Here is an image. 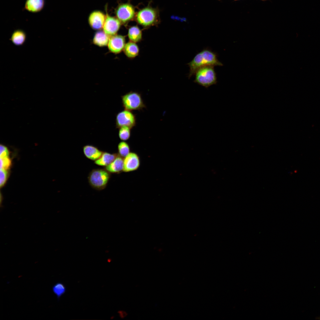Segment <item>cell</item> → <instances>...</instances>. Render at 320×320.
Here are the masks:
<instances>
[{"label": "cell", "mask_w": 320, "mask_h": 320, "mask_svg": "<svg viewBox=\"0 0 320 320\" xmlns=\"http://www.w3.org/2000/svg\"><path fill=\"white\" fill-rule=\"evenodd\" d=\"M119 155L118 153H110L103 151L100 157L95 161L96 164L106 167L111 164Z\"/></svg>", "instance_id": "15"}, {"label": "cell", "mask_w": 320, "mask_h": 320, "mask_svg": "<svg viewBox=\"0 0 320 320\" xmlns=\"http://www.w3.org/2000/svg\"><path fill=\"white\" fill-rule=\"evenodd\" d=\"M214 66H206L201 68L195 72L194 82L206 88L216 84V74Z\"/></svg>", "instance_id": "4"}, {"label": "cell", "mask_w": 320, "mask_h": 320, "mask_svg": "<svg viewBox=\"0 0 320 320\" xmlns=\"http://www.w3.org/2000/svg\"><path fill=\"white\" fill-rule=\"evenodd\" d=\"M11 164V161L9 156L0 158V169L6 170L9 169Z\"/></svg>", "instance_id": "23"}, {"label": "cell", "mask_w": 320, "mask_h": 320, "mask_svg": "<svg viewBox=\"0 0 320 320\" xmlns=\"http://www.w3.org/2000/svg\"><path fill=\"white\" fill-rule=\"evenodd\" d=\"M45 3V0H26L24 8L30 12H37L42 9Z\"/></svg>", "instance_id": "14"}, {"label": "cell", "mask_w": 320, "mask_h": 320, "mask_svg": "<svg viewBox=\"0 0 320 320\" xmlns=\"http://www.w3.org/2000/svg\"><path fill=\"white\" fill-rule=\"evenodd\" d=\"M121 23L116 17L112 16L107 13L103 27V31L109 36L116 35L120 29Z\"/></svg>", "instance_id": "8"}, {"label": "cell", "mask_w": 320, "mask_h": 320, "mask_svg": "<svg viewBox=\"0 0 320 320\" xmlns=\"http://www.w3.org/2000/svg\"><path fill=\"white\" fill-rule=\"evenodd\" d=\"M10 39L12 42L15 45L21 46L24 44L26 40V34L24 31L21 29H17L13 32Z\"/></svg>", "instance_id": "16"}, {"label": "cell", "mask_w": 320, "mask_h": 320, "mask_svg": "<svg viewBox=\"0 0 320 320\" xmlns=\"http://www.w3.org/2000/svg\"><path fill=\"white\" fill-rule=\"evenodd\" d=\"M135 18L139 25L144 27H149L159 22V12L156 9L148 6L138 11Z\"/></svg>", "instance_id": "3"}, {"label": "cell", "mask_w": 320, "mask_h": 320, "mask_svg": "<svg viewBox=\"0 0 320 320\" xmlns=\"http://www.w3.org/2000/svg\"><path fill=\"white\" fill-rule=\"evenodd\" d=\"M140 165V158L136 153L130 152L124 158L123 172H129L137 170Z\"/></svg>", "instance_id": "11"}, {"label": "cell", "mask_w": 320, "mask_h": 320, "mask_svg": "<svg viewBox=\"0 0 320 320\" xmlns=\"http://www.w3.org/2000/svg\"><path fill=\"white\" fill-rule=\"evenodd\" d=\"M116 122L117 128L127 126L131 129L136 125V116L131 111L124 109L117 114Z\"/></svg>", "instance_id": "7"}, {"label": "cell", "mask_w": 320, "mask_h": 320, "mask_svg": "<svg viewBox=\"0 0 320 320\" xmlns=\"http://www.w3.org/2000/svg\"><path fill=\"white\" fill-rule=\"evenodd\" d=\"M0 149V158L9 156V152L7 147L3 145H1Z\"/></svg>", "instance_id": "25"}, {"label": "cell", "mask_w": 320, "mask_h": 320, "mask_svg": "<svg viewBox=\"0 0 320 320\" xmlns=\"http://www.w3.org/2000/svg\"><path fill=\"white\" fill-rule=\"evenodd\" d=\"M83 151L84 155L87 158L94 161L100 157L103 152L96 147L90 145L84 146Z\"/></svg>", "instance_id": "12"}, {"label": "cell", "mask_w": 320, "mask_h": 320, "mask_svg": "<svg viewBox=\"0 0 320 320\" xmlns=\"http://www.w3.org/2000/svg\"><path fill=\"white\" fill-rule=\"evenodd\" d=\"M131 129L127 126L122 127L119 128V137L123 141L129 140L131 135Z\"/></svg>", "instance_id": "22"}, {"label": "cell", "mask_w": 320, "mask_h": 320, "mask_svg": "<svg viewBox=\"0 0 320 320\" xmlns=\"http://www.w3.org/2000/svg\"><path fill=\"white\" fill-rule=\"evenodd\" d=\"M115 14L121 23L126 24L134 19L136 13L134 7L127 2L119 5L115 10Z\"/></svg>", "instance_id": "6"}, {"label": "cell", "mask_w": 320, "mask_h": 320, "mask_svg": "<svg viewBox=\"0 0 320 320\" xmlns=\"http://www.w3.org/2000/svg\"><path fill=\"white\" fill-rule=\"evenodd\" d=\"M118 151L119 155L124 158L130 153L129 144L125 141L120 142L118 145Z\"/></svg>", "instance_id": "21"}, {"label": "cell", "mask_w": 320, "mask_h": 320, "mask_svg": "<svg viewBox=\"0 0 320 320\" xmlns=\"http://www.w3.org/2000/svg\"><path fill=\"white\" fill-rule=\"evenodd\" d=\"M121 102L124 109L130 111H140L146 105L140 93L131 91L121 96Z\"/></svg>", "instance_id": "5"}, {"label": "cell", "mask_w": 320, "mask_h": 320, "mask_svg": "<svg viewBox=\"0 0 320 320\" xmlns=\"http://www.w3.org/2000/svg\"><path fill=\"white\" fill-rule=\"evenodd\" d=\"M187 65L189 68L188 75L189 79L194 75L198 70L202 67L223 65L218 60L216 53L207 48L197 53Z\"/></svg>", "instance_id": "1"}, {"label": "cell", "mask_w": 320, "mask_h": 320, "mask_svg": "<svg viewBox=\"0 0 320 320\" xmlns=\"http://www.w3.org/2000/svg\"><path fill=\"white\" fill-rule=\"evenodd\" d=\"M124 158L119 155L109 165L105 168L112 173H119L123 171Z\"/></svg>", "instance_id": "13"}, {"label": "cell", "mask_w": 320, "mask_h": 320, "mask_svg": "<svg viewBox=\"0 0 320 320\" xmlns=\"http://www.w3.org/2000/svg\"><path fill=\"white\" fill-rule=\"evenodd\" d=\"M106 18V15L99 10H95L89 15L88 21L90 27L93 29L98 30L103 28Z\"/></svg>", "instance_id": "10"}, {"label": "cell", "mask_w": 320, "mask_h": 320, "mask_svg": "<svg viewBox=\"0 0 320 320\" xmlns=\"http://www.w3.org/2000/svg\"></svg>", "instance_id": "26"}, {"label": "cell", "mask_w": 320, "mask_h": 320, "mask_svg": "<svg viewBox=\"0 0 320 320\" xmlns=\"http://www.w3.org/2000/svg\"><path fill=\"white\" fill-rule=\"evenodd\" d=\"M52 290L57 299L59 300L65 293L66 289L65 285L63 283L58 282L53 286Z\"/></svg>", "instance_id": "20"}, {"label": "cell", "mask_w": 320, "mask_h": 320, "mask_svg": "<svg viewBox=\"0 0 320 320\" xmlns=\"http://www.w3.org/2000/svg\"><path fill=\"white\" fill-rule=\"evenodd\" d=\"M125 44V37L116 34L110 37L108 45L111 52L118 54L124 49Z\"/></svg>", "instance_id": "9"}, {"label": "cell", "mask_w": 320, "mask_h": 320, "mask_svg": "<svg viewBox=\"0 0 320 320\" xmlns=\"http://www.w3.org/2000/svg\"><path fill=\"white\" fill-rule=\"evenodd\" d=\"M111 173L104 169H95L89 173L88 179L93 189L100 191L105 189L110 178Z\"/></svg>", "instance_id": "2"}, {"label": "cell", "mask_w": 320, "mask_h": 320, "mask_svg": "<svg viewBox=\"0 0 320 320\" xmlns=\"http://www.w3.org/2000/svg\"><path fill=\"white\" fill-rule=\"evenodd\" d=\"M7 173L6 170L3 169H0V185L1 187L3 186L5 183L7 178Z\"/></svg>", "instance_id": "24"}, {"label": "cell", "mask_w": 320, "mask_h": 320, "mask_svg": "<svg viewBox=\"0 0 320 320\" xmlns=\"http://www.w3.org/2000/svg\"><path fill=\"white\" fill-rule=\"evenodd\" d=\"M124 51L126 56L129 58H133L137 56L139 49L136 43L130 41L126 44Z\"/></svg>", "instance_id": "18"}, {"label": "cell", "mask_w": 320, "mask_h": 320, "mask_svg": "<svg viewBox=\"0 0 320 320\" xmlns=\"http://www.w3.org/2000/svg\"><path fill=\"white\" fill-rule=\"evenodd\" d=\"M110 37L103 31H99L94 36L93 43L99 47L105 46L108 45Z\"/></svg>", "instance_id": "17"}, {"label": "cell", "mask_w": 320, "mask_h": 320, "mask_svg": "<svg viewBox=\"0 0 320 320\" xmlns=\"http://www.w3.org/2000/svg\"><path fill=\"white\" fill-rule=\"evenodd\" d=\"M128 36L130 41L136 43L139 42L142 39V31L137 26H131L128 29Z\"/></svg>", "instance_id": "19"}]
</instances>
